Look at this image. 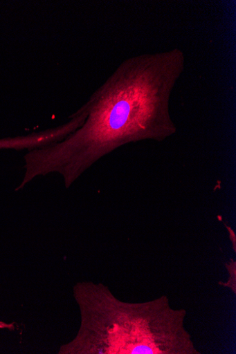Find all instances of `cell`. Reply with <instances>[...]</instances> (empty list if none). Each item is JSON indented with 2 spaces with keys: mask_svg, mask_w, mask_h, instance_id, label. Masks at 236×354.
<instances>
[{
  "mask_svg": "<svg viewBox=\"0 0 236 354\" xmlns=\"http://www.w3.org/2000/svg\"><path fill=\"white\" fill-rule=\"evenodd\" d=\"M0 329L13 330L14 325L12 324H6V323H5V322L0 321Z\"/></svg>",
  "mask_w": 236,
  "mask_h": 354,
  "instance_id": "4",
  "label": "cell"
},
{
  "mask_svg": "<svg viewBox=\"0 0 236 354\" xmlns=\"http://www.w3.org/2000/svg\"><path fill=\"white\" fill-rule=\"evenodd\" d=\"M81 313L75 339L63 354H200L184 327L185 310L166 297L142 304L118 300L102 283L74 287Z\"/></svg>",
  "mask_w": 236,
  "mask_h": 354,
  "instance_id": "2",
  "label": "cell"
},
{
  "mask_svg": "<svg viewBox=\"0 0 236 354\" xmlns=\"http://www.w3.org/2000/svg\"><path fill=\"white\" fill-rule=\"evenodd\" d=\"M70 120L48 130L32 133L24 136L0 139V150H28L42 148L66 138L75 132L82 124V119L78 115L69 117Z\"/></svg>",
  "mask_w": 236,
  "mask_h": 354,
  "instance_id": "3",
  "label": "cell"
},
{
  "mask_svg": "<svg viewBox=\"0 0 236 354\" xmlns=\"http://www.w3.org/2000/svg\"><path fill=\"white\" fill-rule=\"evenodd\" d=\"M185 66L175 48L125 59L80 109L83 124L63 140L24 156L16 191L38 176L57 173L69 188L101 158L129 143L162 142L177 133L170 112L174 89Z\"/></svg>",
  "mask_w": 236,
  "mask_h": 354,
  "instance_id": "1",
  "label": "cell"
}]
</instances>
